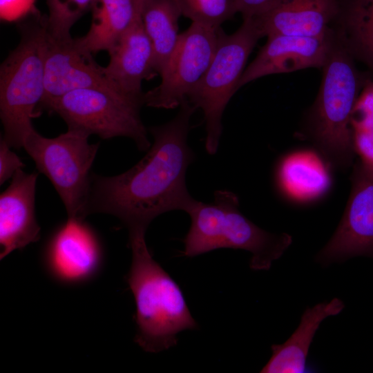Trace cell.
<instances>
[{
    "label": "cell",
    "mask_w": 373,
    "mask_h": 373,
    "mask_svg": "<svg viewBox=\"0 0 373 373\" xmlns=\"http://www.w3.org/2000/svg\"><path fill=\"white\" fill-rule=\"evenodd\" d=\"M182 15L176 0H149L143 8L141 18L152 44L157 75H160L178 43Z\"/></svg>",
    "instance_id": "obj_21"
},
{
    "label": "cell",
    "mask_w": 373,
    "mask_h": 373,
    "mask_svg": "<svg viewBox=\"0 0 373 373\" xmlns=\"http://www.w3.org/2000/svg\"><path fill=\"white\" fill-rule=\"evenodd\" d=\"M38 174L19 170L0 195L1 260L39 239L40 227L35 216Z\"/></svg>",
    "instance_id": "obj_14"
},
{
    "label": "cell",
    "mask_w": 373,
    "mask_h": 373,
    "mask_svg": "<svg viewBox=\"0 0 373 373\" xmlns=\"http://www.w3.org/2000/svg\"><path fill=\"white\" fill-rule=\"evenodd\" d=\"M108 52L110 60L104 67V73L109 82L126 95L144 97L143 80L157 74L152 44L142 18L135 21Z\"/></svg>",
    "instance_id": "obj_16"
},
{
    "label": "cell",
    "mask_w": 373,
    "mask_h": 373,
    "mask_svg": "<svg viewBox=\"0 0 373 373\" xmlns=\"http://www.w3.org/2000/svg\"><path fill=\"white\" fill-rule=\"evenodd\" d=\"M350 127L373 129V80L367 77L354 106Z\"/></svg>",
    "instance_id": "obj_24"
},
{
    "label": "cell",
    "mask_w": 373,
    "mask_h": 373,
    "mask_svg": "<svg viewBox=\"0 0 373 373\" xmlns=\"http://www.w3.org/2000/svg\"><path fill=\"white\" fill-rule=\"evenodd\" d=\"M34 3L35 0H0L1 18L13 21L37 14Z\"/></svg>",
    "instance_id": "obj_27"
},
{
    "label": "cell",
    "mask_w": 373,
    "mask_h": 373,
    "mask_svg": "<svg viewBox=\"0 0 373 373\" xmlns=\"http://www.w3.org/2000/svg\"><path fill=\"white\" fill-rule=\"evenodd\" d=\"M87 88H116L106 77L104 67L94 60L93 54L79 47L75 38L57 41L47 34L45 96L41 106L70 91Z\"/></svg>",
    "instance_id": "obj_13"
},
{
    "label": "cell",
    "mask_w": 373,
    "mask_h": 373,
    "mask_svg": "<svg viewBox=\"0 0 373 373\" xmlns=\"http://www.w3.org/2000/svg\"><path fill=\"white\" fill-rule=\"evenodd\" d=\"M354 59L334 32L317 97L298 134L313 144L329 168L339 171L354 164L350 119L367 79L358 71Z\"/></svg>",
    "instance_id": "obj_2"
},
{
    "label": "cell",
    "mask_w": 373,
    "mask_h": 373,
    "mask_svg": "<svg viewBox=\"0 0 373 373\" xmlns=\"http://www.w3.org/2000/svg\"><path fill=\"white\" fill-rule=\"evenodd\" d=\"M350 180L351 191L341 220L315 257L324 266L358 256L373 258V174L356 160Z\"/></svg>",
    "instance_id": "obj_10"
},
{
    "label": "cell",
    "mask_w": 373,
    "mask_h": 373,
    "mask_svg": "<svg viewBox=\"0 0 373 373\" xmlns=\"http://www.w3.org/2000/svg\"><path fill=\"white\" fill-rule=\"evenodd\" d=\"M352 137L357 160L373 174V129H353Z\"/></svg>",
    "instance_id": "obj_25"
},
{
    "label": "cell",
    "mask_w": 373,
    "mask_h": 373,
    "mask_svg": "<svg viewBox=\"0 0 373 373\" xmlns=\"http://www.w3.org/2000/svg\"><path fill=\"white\" fill-rule=\"evenodd\" d=\"M8 143L3 139L0 141V184H3L14 175L24 164L21 158L15 154Z\"/></svg>",
    "instance_id": "obj_26"
},
{
    "label": "cell",
    "mask_w": 373,
    "mask_h": 373,
    "mask_svg": "<svg viewBox=\"0 0 373 373\" xmlns=\"http://www.w3.org/2000/svg\"><path fill=\"white\" fill-rule=\"evenodd\" d=\"M338 298L306 309L300 322L291 336L283 344L271 345L272 354L262 373H301L307 370L306 361L310 345L321 323L344 308Z\"/></svg>",
    "instance_id": "obj_17"
},
{
    "label": "cell",
    "mask_w": 373,
    "mask_h": 373,
    "mask_svg": "<svg viewBox=\"0 0 373 373\" xmlns=\"http://www.w3.org/2000/svg\"><path fill=\"white\" fill-rule=\"evenodd\" d=\"M88 135L74 130L48 138L35 129L26 137L23 148L56 189L68 218L84 220L92 176L90 171L99 144H90Z\"/></svg>",
    "instance_id": "obj_8"
},
{
    "label": "cell",
    "mask_w": 373,
    "mask_h": 373,
    "mask_svg": "<svg viewBox=\"0 0 373 373\" xmlns=\"http://www.w3.org/2000/svg\"><path fill=\"white\" fill-rule=\"evenodd\" d=\"M262 37L252 18L244 19L231 35L220 28L211 61L188 95L187 100L203 112L207 132L205 149L210 155L217 152L224 111L238 90L249 55Z\"/></svg>",
    "instance_id": "obj_7"
},
{
    "label": "cell",
    "mask_w": 373,
    "mask_h": 373,
    "mask_svg": "<svg viewBox=\"0 0 373 373\" xmlns=\"http://www.w3.org/2000/svg\"><path fill=\"white\" fill-rule=\"evenodd\" d=\"M90 11L88 31L75 38L78 46L90 54L108 52L135 21L140 19L133 0H95Z\"/></svg>",
    "instance_id": "obj_19"
},
{
    "label": "cell",
    "mask_w": 373,
    "mask_h": 373,
    "mask_svg": "<svg viewBox=\"0 0 373 373\" xmlns=\"http://www.w3.org/2000/svg\"><path fill=\"white\" fill-rule=\"evenodd\" d=\"M146 231H128L132 260L127 281L136 307L135 342L157 353L176 345L178 333L198 325L180 287L149 252Z\"/></svg>",
    "instance_id": "obj_3"
},
{
    "label": "cell",
    "mask_w": 373,
    "mask_h": 373,
    "mask_svg": "<svg viewBox=\"0 0 373 373\" xmlns=\"http://www.w3.org/2000/svg\"><path fill=\"white\" fill-rule=\"evenodd\" d=\"M133 1H134L137 15L139 17L141 18L143 8L149 0H133Z\"/></svg>",
    "instance_id": "obj_29"
},
{
    "label": "cell",
    "mask_w": 373,
    "mask_h": 373,
    "mask_svg": "<svg viewBox=\"0 0 373 373\" xmlns=\"http://www.w3.org/2000/svg\"><path fill=\"white\" fill-rule=\"evenodd\" d=\"M186 212L191 218L182 251L186 257L222 248L243 249L251 254V269L269 270L292 242L289 234L268 232L247 218L238 197L228 190L215 191L211 202L195 199Z\"/></svg>",
    "instance_id": "obj_4"
},
{
    "label": "cell",
    "mask_w": 373,
    "mask_h": 373,
    "mask_svg": "<svg viewBox=\"0 0 373 373\" xmlns=\"http://www.w3.org/2000/svg\"><path fill=\"white\" fill-rule=\"evenodd\" d=\"M169 122L151 126L153 143L144 157L117 175H93L86 213L117 217L128 228L146 230L158 216L186 212L195 200L186 173L195 155L187 143L190 119L196 108L186 100Z\"/></svg>",
    "instance_id": "obj_1"
},
{
    "label": "cell",
    "mask_w": 373,
    "mask_h": 373,
    "mask_svg": "<svg viewBox=\"0 0 373 373\" xmlns=\"http://www.w3.org/2000/svg\"><path fill=\"white\" fill-rule=\"evenodd\" d=\"M182 16L192 22L218 29L238 13L234 0H176Z\"/></svg>",
    "instance_id": "obj_23"
},
{
    "label": "cell",
    "mask_w": 373,
    "mask_h": 373,
    "mask_svg": "<svg viewBox=\"0 0 373 373\" xmlns=\"http://www.w3.org/2000/svg\"><path fill=\"white\" fill-rule=\"evenodd\" d=\"M334 37V29L322 37L286 35L267 37L265 44L245 69L238 90L260 77L308 68H322L329 55Z\"/></svg>",
    "instance_id": "obj_11"
},
{
    "label": "cell",
    "mask_w": 373,
    "mask_h": 373,
    "mask_svg": "<svg viewBox=\"0 0 373 373\" xmlns=\"http://www.w3.org/2000/svg\"><path fill=\"white\" fill-rule=\"evenodd\" d=\"M48 14L46 26L48 36L57 41L71 39L70 30L95 0H45Z\"/></svg>",
    "instance_id": "obj_22"
},
{
    "label": "cell",
    "mask_w": 373,
    "mask_h": 373,
    "mask_svg": "<svg viewBox=\"0 0 373 373\" xmlns=\"http://www.w3.org/2000/svg\"><path fill=\"white\" fill-rule=\"evenodd\" d=\"M329 166L317 152L298 151L282 158L276 182L283 194L297 202L315 200L331 186Z\"/></svg>",
    "instance_id": "obj_18"
},
{
    "label": "cell",
    "mask_w": 373,
    "mask_h": 373,
    "mask_svg": "<svg viewBox=\"0 0 373 373\" xmlns=\"http://www.w3.org/2000/svg\"><path fill=\"white\" fill-rule=\"evenodd\" d=\"M333 28L353 55L373 74V0H342Z\"/></svg>",
    "instance_id": "obj_20"
},
{
    "label": "cell",
    "mask_w": 373,
    "mask_h": 373,
    "mask_svg": "<svg viewBox=\"0 0 373 373\" xmlns=\"http://www.w3.org/2000/svg\"><path fill=\"white\" fill-rule=\"evenodd\" d=\"M237 12L242 19L258 16L271 9L282 0H234Z\"/></svg>",
    "instance_id": "obj_28"
},
{
    "label": "cell",
    "mask_w": 373,
    "mask_h": 373,
    "mask_svg": "<svg viewBox=\"0 0 373 373\" xmlns=\"http://www.w3.org/2000/svg\"><path fill=\"white\" fill-rule=\"evenodd\" d=\"M102 254L97 236L84 220L68 218L50 239L45 260L55 278L66 283H77L96 274Z\"/></svg>",
    "instance_id": "obj_12"
},
{
    "label": "cell",
    "mask_w": 373,
    "mask_h": 373,
    "mask_svg": "<svg viewBox=\"0 0 373 373\" xmlns=\"http://www.w3.org/2000/svg\"><path fill=\"white\" fill-rule=\"evenodd\" d=\"M46 17L37 13L20 26L17 46L0 68V117L3 139L15 149L22 148L35 128L45 96L47 48Z\"/></svg>",
    "instance_id": "obj_5"
},
{
    "label": "cell",
    "mask_w": 373,
    "mask_h": 373,
    "mask_svg": "<svg viewBox=\"0 0 373 373\" xmlns=\"http://www.w3.org/2000/svg\"><path fill=\"white\" fill-rule=\"evenodd\" d=\"M342 0H282L252 17L262 37L274 35L318 37L336 19Z\"/></svg>",
    "instance_id": "obj_15"
},
{
    "label": "cell",
    "mask_w": 373,
    "mask_h": 373,
    "mask_svg": "<svg viewBox=\"0 0 373 373\" xmlns=\"http://www.w3.org/2000/svg\"><path fill=\"white\" fill-rule=\"evenodd\" d=\"M220 28L192 22L180 34L175 48L160 75V84L144 93L145 105L171 109L187 100L211 61Z\"/></svg>",
    "instance_id": "obj_9"
},
{
    "label": "cell",
    "mask_w": 373,
    "mask_h": 373,
    "mask_svg": "<svg viewBox=\"0 0 373 373\" xmlns=\"http://www.w3.org/2000/svg\"><path fill=\"white\" fill-rule=\"evenodd\" d=\"M144 104V96L128 95L114 88H87L50 100L41 108L61 117L68 129L102 139L127 137L145 151L151 143L140 117Z\"/></svg>",
    "instance_id": "obj_6"
}]
</instances>
